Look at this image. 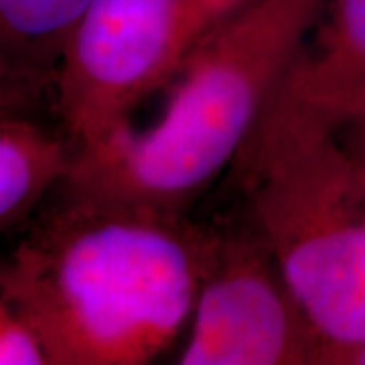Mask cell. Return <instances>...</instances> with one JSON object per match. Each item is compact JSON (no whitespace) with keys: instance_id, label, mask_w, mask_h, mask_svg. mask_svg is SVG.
<instances>
[{"instance_id":"6da1fadb","label":"cell","mask_w":365,"mask_h":365,"mask_svg":"<svg viewBox=\"0 0 365 365\" xmlns=\"http://www.w3.org/2000/svg\"><path fill=\"white\" fill-rule=\"evenodd\" d=\"M220 225L61 182L21 227L0 299L37 325L53 365H144L191 323Z\"/></svg>"},{"instance_id":"7a4b0ae2","label":"cell","mask_w":365,"mask_h":365,"mask_svg":"<svg viewBox=\"0 0 365 365\" xmlns=\"http://www.w3.org/2000/svg\"><path fill=\"white\" fill-rule=\"evenodd\" d=\"M325 0H248L205 29L170 76L157 122L76 155L66 182L185 211L256 132ZM167 81V83H169Z\"/></svg>"},{"instance_id":"3957f363","label":"cell","mask_w":365,"mask_h":365,"mask_svg":"<svg viewBox=\"0 0 365 365\" xmlns=\"http://www.w3.org/2000/svg\"><path fill=\"white\" fill-rule=\"evenodd\" d=\"M232 169L323 365H351L365 345V175L337 120L278 91Z\"/></svg>"},{"instance_id":"277c9868","label":"cell","mask_w":365,"mask_h":365,"mask_svg":"<svg viewBox=\"0 0 365 365\" xmlns=\"http://www.w3.org/2000/svg\"><path fill=\"white\" fill-rule=\"evenodd\" d=\"M201 35L197 0H91L67 43L53 108L76 155L130 126Z\"/></svg>"},{"instance_id":"5b68a950","label":"cell","mask_w":365,"mask_h":365,"mask_svg":"<svg viewBox=\"0 0 365 365\" xmlns=\"http://www.w3.org/2000/svg\"><path fill=\"white\" fill-rule=\"evenodd\" d=\"M179 365H323L321 341L248 217L220 225Z\"/></svg>"},{"instance_id":"8992f818","label":"cell","mask_w":365,"mask_h":365,"mask_svg":"<svg viewBox=\"0 0 365 365\" xmlns=\"http://www.w3.org/2000/svg\"><path fill=\"white\" fill-rule=\"evenodd\" d=\"M280 91L337 122L365 110V0H325Z\"/></svg>"},{"instance_id":"52a82bcc","label":"cell","mask_w":365,"mask_h":365,"mask_svg":"<svg viewBox=\"0 0 365 365\" xmlns=\"http://www.w3.org/2000/svg\"><path fill=\"white\" fill-rule=\"evenodd\" d=\"M91 0H0L2 108L55 86L57 69Z\"/></svg>"},{"instance_id":"ba28073f","label":"cell","mask_w":365,"mask_h":365,"mask_svg":"<svg viewBox=\"0 0 365 365\" xmlns=\"http://www.w3.org/2000/svg\"><path fill=\"white\" fill-rule=\"evenodd\" d=\"M76 163L71 138L31 116L2 108L0 118V227L21 230L45 197L69 177Z\"/></svg>"},{"instance_id":"9c48e42d","label":"cell","mask_w":365,"mask_h":365,"mask_svg":"<svg viewBox=\"0 0 365 365\" xmlns=\"http://www.w3.org/2000/svg\"><path fill=\"white\" fill-rule=\"evenodd\" d=\"M0 365H53L37 325L6 299H0Z\"/></svg>"},{"instance_id":"30bf717a","label":"cell","mask_w":365,"mask_h":365,"mask_svg":"<svg viewBox=\"0 0 365 365\" xmlns=\"http://www.w3.org/2000/svg\"><path fill=\"white\" fill-rule=\"evenodd\" d=\"M337 128L343 143L347 144V148L351 150V155L359 163L365 175V110L341 118Z\"/></svg>"},{"instance_id":"8fae6325","label":"cell","mask_w":365,"mask_h":365,"mask_svg":"<svg viewBox=\"0 0 365 365\" xmlns=\"http://www.w3.org/2000/svg\"><path fill=\"white\" fill-rule=\"evenodd\" d=\"M248 0H201V9H203V16L209 25H213L215 21H220L222 16L232 13L234 9L242 6Z\"/></svg>"},{"instance_id":"7c38bea8","label":"cell","mask_w":365,"mask_h":365,"mask_svg":"<svg viewBox=\"0 0 365 365\" xmlns=\"http://www.w3.org/2000/svg\"><path fill=\"white\" fill-rule=\"evenodd\" d=\"M351 365H365V345L359 349V351H357V355L353 357Z\"/></svg>"}]
</instances>
